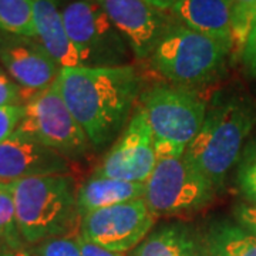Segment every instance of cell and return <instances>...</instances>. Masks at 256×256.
Here are the masks:
<instances>
[{
	"instance_id": "1",
	"label": "cell",
	"mask_w": 256,
	"mask_h": 256,
	"mask_svg": "<svg viewBox=\"0 0 256 256\" xmlns=\"http://www.w3.org/2000/svg\"><path fill=\"white\" fill-rule=\"evenodd\" d=\"M57 86L66 106L92 146L111 142L126 127L141 82L131 64L117 67H64Z\"/></svg>"
},
{
	"instance_id": "2",
	"label": "cell",
	"mask_w": 256,
	"mask_h": 256,
	"mask_svg": "<svg viewBox=\"0 0 256 256\" xmlns=\"http://www.w3.org/2000/svg\"><path fill=\"white\" fill-rule=\"evenodd\" d=\"M20 236L38 244L56 236H76L82 215L77 208V188L68 174L28 176L12 181Z\"/></svg>"
},
{
	"instance_id": "3",
	"label": "cell",
	"mask_w": 256,
	"mask_h": 256,
	"mask_svg": "<svg viewBox=\"0 0 256 256\" xmlns=\"http://www.w3.org/2000/svg\"><path fill=\"white\" fill-rule=\"evenodd\" d=\"M256 124V108L249 101L232 97L206 111L200 132L184 158L218 190L236 164L244 141Z\"/></svg>"
},
{
	"instance_id": "4",
	"label": "cell",
	"mask_w": 256,
	"mask_h": 256,
	"mask_svg": "<svg viewBox=\"0 0 256 256\" xmlns=\"http://www.w3.org/2000/svg\"><path fill=\"white\" fill-rule=\"evenodd\" d=\"M140 106L152 131L156 160L184 156L208 111L195 92L175 84L148 88L142 92Z\"/></svg>"
},
{
	"instance_id": "5",
	"label": "cell",
	"mask_w": 256,
	"mask_h": 256,
	"mask_svg": "<svg viewBox=\"0 0 256 256\" xmlns=\"http://www.w3.org/2000/svg\"><path fill=\"white\" fill-rule=\"evenodd\" d=\"M230 50L222 43L171 23L151 54V66L168 82L181 87L210 82L224 68Z\"/></svg>"
},
{
	"instance_id": "6",
	"label": "cell",
	"mask_w": 256,
	"mask_h": 256,
	"mask_svg": "<svg viewBox=\"0 0 256 256\" xmlns=\"http://www.w3.org/2000/svg\"><path fill=\"white\" fill-rule=\"evenodd\" d=\"M62 14L82 66L117 67L130 64L131 47L96 0H73L64 6Z\"/></svg>"
},
{
	"instance_id": "7",
	"label": "cell",
	"mask_w": 256,
	"mask_h": 256,
	"mask_svg": "<svg viewBox=\"0 0 256 256\" xmlns=\"http://www.w3.org/2000/svg\"><path fill=\"white\" fill-rule=\"evenodd\" d=\"M18 132L54 150L67 160L86 156L92 142L66 106L57 82L24 104Z\"/></svg>"
},
{
	"instance_id": "8",
	"label": "cell",
	"mask_w": 256,
	"mask_h": 256,
	"mask_svg": "<svg viewBox=\"0 0 256 256\" xmlns=\"http://www.w3.org/2000/svg\"><path fill=\"white\" fill-rule=\"evenodd\" d=\"M216 188L184 156L158 160L146 182V198L156 216L178 215L206 206Z\"/></svg>"
},
{
	"instance_id": "9",
	"label": "cell",
	"mask_w": 256,
	"mask_h": 256,
	"mask_svg": "<svg viewBox=\"0 0 256 256\" xmlns=\"http://www.w3.org/2000/svg\"><path fill=\"white\" fill-rule=\"evenodd\" d=\"M156 220L142 196L86 214L80 234L106 249L126 254L146 238Z\"/></svg>"
},
{
	"instance_id": "10",
	"label": "cell",
	"mask_w": 256,
	"mask_h": 256,
	"mask_svg": "<svg viewBox=\"0 0 256 256\" xmlns=\"http://www.w3.org/2000/svg\"><path fill=\"white\" fill-rule=\"evenodd\" d=\"M156 162L152 131L144 108L138 106L118 141L92 175L146 184Z\"/></svg>"
},
{
	"instance_id": "11",
	"label": "cell",
	"mask_w": 256,
	"mask_h": 256,
	"mask_svg": "<svg viewBox=\"0 0 256 256\" xmlns=\"http://www.w3.org/2000/svg\"><path fill=\"white\" fill-rule=\"evenodd\" d=\"M0 63L23 88L24 104L52 87L62 70L36 38L8 33H0Z\"/></svg>"
},
{
	"instance_id": "12",
	"label": "cell",
	"mask_w": 256,
	"mask_h": 256,
	"mask_svg": "<svg viewBox=\"0 0 256 256\" xmlns=\"http://www.w3.org/2000/svg\"><path fill=\"white\" fill-rule=\"evenodd\" d=\"M127 40L136 58H150L171 22L144 0H96Z\"/></svg>"
},
{
	"instance_id": "13",
	"label": "cell",
	"mask_w": 256,
	"mask_h": 256,
	"mask_svg": "<svg viewBox=\"0 0 256 256\" xmlns=\"http://www.w3.org/2000/svg\"><path fill=\"white\" fill-rule=\"evenodd\" d=\"M68 170L66 156L18 131L0 142V181L67 174Z\"/></svg>"
},
{
	"instance_id": "14",
	"label": "cell",
	"mask_w": 256,
	"mask_h": 256,
	"mask_svg": "<svg viewBox=\"0 0 256 256\" xmlns=\"http://www.w3.org/2000/svg\"><path fill=\"white\" fill-rule=\"evenodd\" d=\"M178 23L234 50L232 0H178L170 10Z\"/></svg>"
},
{
	"instance_id": "15",
	"label": "cell",
	"mask_w": 256,
	"mask_h": 256,
	"mask_svg": "<svg viewBox=\"0 0 256 256\" xmlns=\"http://www.w3.org/2000/svg\"><path fill=\"white\" fill-rule=\"evenodd\" d=\"M36 40L60 68L82 66L78 53L64 26L62 10L56 0H32Z\"/></svg>"
},
{
	"instance_id": "16",
	"label": "cell",
	"mask_w": 256,
	"mask_h": 256,
	"mask_svg": "<svg viewBox=\"0 0 256 256\" xmlns=\"http://www.w3.org/2000/svg\"><path fill=\"white\" fill-rule=\"evenodd\" d=\"M146 195V184L92 175L77 188V208L80 215L117 204L132 201Z\"/></svg>"
},
{
	"instance_id": "17",
	"label": "cell",
	"mask_w": 256,
	"mask_h": 256,
	"mask_svg": "<svg viewBox=\"0 0 256 256\" xmlns=\"http://www.w3.org/2000/svg\"><path fill=\"white\" fill-rule=\"evenodd\" d=\"M134 256H206V252L186 226L170 225L150 235Z\"/></svg>"
},
{
	"instance_id": "18",
	"label": "cell",
	"mask_w": 256,
	"mask_h": 256,
	"mask_svg": "<svg viewBox=\"0 0 256 256\" xmlns=\"http://www.w3.org/2000/svg\"><path fill=\"white\" fill-rule=\"evenodd\" d=\"M206 256H256V236L248 229L220 222L204 240Z\"/></svg>"
},
{
	"instance_id": "19",
	"label": "cell",
	"mask_w": 256,
	"mask_h": 256,
	"mask_svg": "<svg viewBox=\"0 0 256 256\" xmlns=\"http://www.w3.org/2000/svg\"><path fill=\"white\" fill-rule=\"evenodd\" d=\"M0 33L36 38L33 2L0 0Z\"/></svg>"
},
{
	"instance_id": "20",
	"label": "cell",
	"mask_w": 256,
	"mask_h": 256,
	"mask_svg": "<svg viewBox=\"0 0 256 256\" xmlns=\"http://www.w3.org/2000/svg\"><path fill=\"white\" fill-rule=\"evenodd\" d=\"M22 240L12 181H0V244L14 250L22 248Z\"/></svg>"
},
{
	"instance_id": "21",
	"label": "cell",
	"mask_w": 256,
	"mask_h": 256,
	"mask_svg": "<svg viewBox=\"0 0 256 256\" xmlns=\"http://www.w3.org/2000/svg\"><path fill=\"white\" fill-rule=\"evenodd\" d=\"M256 20V0H232V53L242 57L249 33Z\"/></svg>"
},
{
	"instance_id": "22",
	"label": "cell",
	"mask_w": 256,
	"mask_h": 256,
	"mask_svg": "<svg viewBox=\"0 0 256 256\" xmlns=\"http://www.w3.org/2000/svg\"><path fill=\"white\" fill-rule=\"evenodd\" d=\"M30 256H82L76 236H56L34 244L28 250Z\"/></svg>"
},
{
	"instance_id": "23",
	"label": "cell",
	"mask_w": 256,
	"mask_h": 256,
	"mask_svg": "<svg viewBox=\"0 0 256 256\" xmlns=\"http://www.w3.org/2000/svg\"><path fill=\"white\" fill-rule=\"evenodd\" d=\"M238 182L248 198L256 202V146L248 151L240 164Z\"/></svg>"
},
{
	"instance_id": "24",
	"label": "cell",
	"mask_w": 256,
	"mask_h": 256,
	"mask_svg": "<svg viewBox=\"0 0 256 256\" xmlns=\"http://www.w3.org/2000/svg\"><path fill=\"white\" fill-rule=\"evenodd\" d=\"M24 106L23 88L0 67V107Z\"/></svg>"
},
{
	"instance_id": "25",
	"label": "cell",
	"mask_w": 256,
	"mask_h": 256,
	"mask_svg": "<svg viewBox=\"0 0 256 256\" xmlns=\"http://www.w3.org/2000/svg\"><path fill=\"white\" fill-rule=\"evenodd\" d=\"M24 116V106L0 107V142L14 134Z\"/></svg>"
},
{
	"instance_id": "26",
	"label": "cell",
	"mask_w": 256,
	"mask_h": 256,
	"mask_svg": "<svg viewBox=\"0 0 256 256\" xmlns=\"http://www.w3.org/2000/svg\"><path fill=\"white\" fill-rule=\"evenodd\" d=\"M76 239H77V244H78L80 250H82V256H126L124 252L110 250V249H106V248L94 244L87 238H84L80 232L76 235Z\"/></svg>"
},
{
	"instance_id": "27",
	"label": "cell",
	"mask_w": 256,
	"mask_h": 256,
	"mask_svg": "<svg viewBox=\"0 0 256 256\" xmlns=\"http://www.w3.org/2000/svg\"><path fill=\"white\" fill-rule=\"evenodd\" d=\"M242 60L246 67L248 73L250 76H256V20L248 37L246 44L242 53Z\"/></svg>"
},
{
	"instance_id": "28",
	"label": "cell",
	"mask_w": 256,
	"mask_h": 256,
	"mask_svg": "<svg viewBox=\"0 0 256 256\" xmlns=\"http://www.w3.org/2000/svg\"><path fill=\"white\" fill-rule=\"evenodd\" d=\"M235 216L242 228L248 229L256 236V205L240 204L235 208Z\"/></svg>"
},
{
	"instance_id": "29",
	"label": "cell",
	"mask_w": 256,
	"mask_h": 256,
	"mask_svg": "<svg viewBox=\"0 0 256 256\" xmlns=\"http://www.w3.org/2000/svg\"><path fill=\"white\" fill-rule=\"evenodd\" d=\"M150 6L156 8V9L161 10V12H170L175 6V3L178 0H144Z\"/></svg>"
},
{
	"instance_id": "30",
	"label": "cell",
	"mask_w": 256,
	"mask_h": 256,
	"mask_svg": "<svg viewBox=\"0 0 256 256\" xmlns=\"http://www.w3.org/2000/svg\"><path fill=\"white\" fill-rule=\"evenodd\" d=\"M12 254H13V249L0 244V256H12Z\"/></svg>"
},
{
	"instance_id": "31",
	"label": "cell",
	"mask_w": 256,
	"mask_h": 256,
	"mask_svg": "<svg viewBox=\"0 0 256 256\" xmlns=\"http://www.w3.org/2000/svg\"><path fill=\"white\" fill-rule=\"evenodd\" d=\"M12 256H30L28 255V252L26 249H23V248H20V249H14L13 250V254Z\"/></svg>"
}]
</instances>
